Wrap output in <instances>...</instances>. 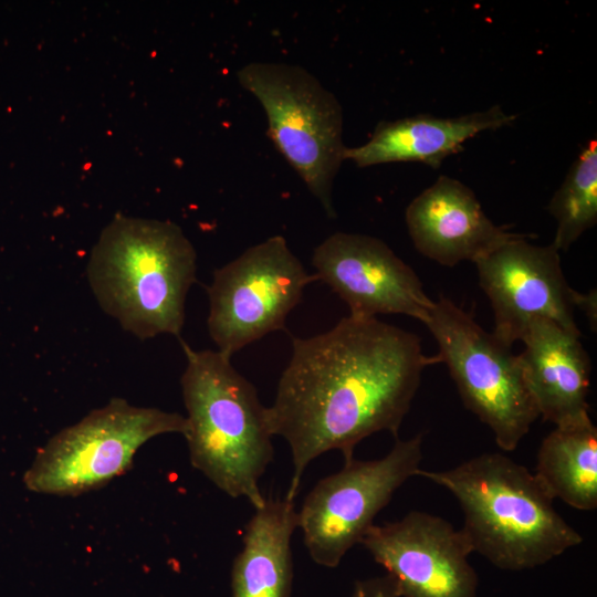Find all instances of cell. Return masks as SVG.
<instances>
[{
  "label": "cell",
  "instance_id": "obj_1",
  "mask_svg": "<svg viewBox=\"0 0 597 597\" xmlns=\"http://www.w3.org/2000/svg\"><path fill=\"white\" fill-rule=\"evenodd\" d=\"M432 363L416 334L377 317L347 316L327 332L294 338L275 399L266 407L270 432L291 450L285 498L294 501L304 471L321 454L338 450L347 460L376 432L397 437Z\"/></svg>",
  "mask_w": 597,
  "mask_h": 597
},
{
  "label": "cell",
  "instance_id": "obj_2",
  "mask_svg": "<svg viewBox=\"0 0 597 597\" xmlns=\"http://www.w3.org/2000/svg\"><path fill=\"white\" fill-rule=\"evenodd\" d=\"M416 476L457 499L472 551L500 569L542 566L583 543L534 473L503 453H482L441 471L420 468Z\"/></svg>",
  "mask_w": 597,
  "mask_h": 597
},
{
  "label": "cell",
  "instance_id": "obj_3",
  "mask_svg": "<svg viewBox=\"0 0 597 597\" xmlns=\"http://www.w3.org/2000/svg\"><path fill=\"white\" fill-rule=\"evenodd\" d=\"M197 253L170 221L117 216L94 245L86 275L101 308L140 339L179 337Z\"/></svg>",
  "mask_w": 597,
  "mask_h": 597
},
{
  "label": "cell",
  "instance_id": "obj_4",
  "mask_svg": "<svg viewBox=\"0 0 597 597\" xmlns=\"http://www.w3.org/2000/svg\"><path fill=\"white\" fill-rule=\"evenodd\" d=\"M181 345L187 358L180 378L187 411L184 437L191 465L227 495L244 498L258 509L266 499L260 479L274 454L266 407L231 356Z\"/></svg>",
  "mask_w": 597,
  "mask_h": 597
},
{
  "label": "cell",
  "instance_id": "obj_5",
  "mask_svg": "<svg viewBox=\"0 0 597 597\" xmlns=\"http://www.w3.org/2000/svg\"><path fill=\"white\" fill-rule=\"evenodd\" d=\"M237 78L262 106L274 147L327 217L336 218L333 186L346 149L336 96L310 71L284 62L248 63Z\"/></svg>",
  "mask_w": 597,
  "mask_h": 597
},
{
  "label": "cell",
  "instance_id": "obj_6",
  "mask_svg": "<svg viewBox=\"0 0 597 597\" xmlns=\"http://www.w3.org/2000/svg\"><path fill=\"white\" fill-rule=\"evenodd\" d=\"M423 324L439 346L436 362L447 365L465 408L491 429L501 450L514 451L540 417L519 355L444 296Z\"/></svg>",
  "mask_w": 597,
  "mask_h": 597
},
{
  "label": "cell",
  "instance_id": "obj_7",
  "mask_svg": "<svg viewBox=\"0 0 597 597\" xmlns=\"http://www.w3.org/2000/svg\"><path fill=\"white\" fill-rule=\"evenodd\" d=\"M187 430L186 417L138 407L115 397L80 421L55 433L39 449L23 482L48 495L76 496L124 474L150 439Z\"/></svg>",
  "mask_w": 597,
  "mask_h": 597
},
{
  "label": "cell",
  "instance_id": "obj_8",
  "mask_svg": "<svg viewBox=\"0 0 597 597\" xmlns=\"http://www.w3.org/2000/svg\"><path fill=\"white\" fill-rule=\"evenodd\" d=\"M422 460V433L397 439L375 460H344L343 468L321 479L297 511L310 557L320 566L337 567L346 553L374 525L395 492L416 476Z\"/></svg>",
  "mask_w": 597,
  "mask_h": 597
},
{
  "label": "cell",
  "instance_id": "obj_9",
  "mask_svg": "<svg viewBox=\"0 0 597 597\" xmlns=\"http://www.w3.org/2000/svg\"><path fill=\"white\" fill-rule=\"evenodd\" d=\"M315 281L282 235L248 248L217 269L207 287L209 336L232 356L269 333L283 329L305 286Z\"/></svg>",
  "mask_w": 597,
  "mask_h": 597
},
{
  "label": "cell",
  "instance_id": "obj_10",
  "mask_svg": "<svg viewBox=\"0 0 597 597\" xmlns=\"http://www.w3.org/2000/svg\"><path fill=\"white\" fill-rule=\"evenodd\" d=\"M383 566L399 597H476L472 546L461 530L422 511L374 524L360 543Z\"/></svg>",
  "mask_w": 597,
  "mask_h": 597
},
{
  "label": "cell",
  "instance_id": "obj_11",
  "mask_svg": "<svg viewBox=\"0 0 597 597\" xmlns=\"http://www.w3.org/2000/svg\"><path fill=\"white\" fill-rule=\"evenodd\" d=\"M528 239L520 233L474 262L493 310V334L512 346L533 318L543 317L580 336L574 318L576 291L564 276L559 251Z\"/></svg>",
  "mask_w": 597,
  "mask_h": 597
},
{
  "label": "cell",
  "instance_id": "obj_12",
  "mask_svg": "<svg viewBox=\"0 0 597 597\" xmlns=\"http://www.w3.org/2000/svg\"><path fill=\"white\" fill-rule=\"evenodd\" d=\"M312 265L349 316L402 314L425 323L433 306L416 272L378 238L335 232L314 249Z\"/></svg>",
  "mask_w": 597,
  "mask_h": 597
},
{
  "label": "cell",
  "instance_id": "obj_13",
  "mask_svg": "<svg viewBox=\"0 0 597 597\" xmlns=\"http://www.w3.org/2000/svg\"><path fill=\"white\" fill-rule=\"evenodd\" d=\"M405 219L418 252L446 266L475 262L520 234L493 223L474 192L444 175L410 201Z\"/></svg>",
  "mask_w": 597,
  "mask_h": 597
},
{
  "label": "cell",
  "instance_id": "obj_14",
  "mask_svg": "<svg viewBox=\"0 0 597 597\" xmlns=\"http://www.w3.org/2000/svg\"><path fill=\"white\" fill-rule=\"evenodd\" d=\"M577 335L551 320L533 318L519 354L524 378L540 416L556 426L590 419L587 401L590 359Z\"/></svg>",
  "mask_w": 597,
  "mask_h": 597
},
{
  "label": "cell",
  "instance_id": "obj_15",
  "mask_svg": "<svg viewBox=\"0 0 597 597\" xmlns=\"http://www.w3.org/2000/svg\"><path fill=\"white\" fill-rule=\"evenodd\" d=\"M516 119L499 105L457 117L420 114L379 122L370 138L356 147H346L345 160L357 167L418 161L439 168L442 161L463 149V144L485 130H496Z\"/></svg>",
  "mask_w": 597,
  "mask_h": 597
},
{
  "label": "cell",
  "instance_id": "obj_16",
  "mask_svg": "<svg viewBox=\"0 0 597 597\" xmlns=\"http://www.w3.org/2000/svg\"><path fill=\"white\" fill-rule=\"evenodd\" d=\"M297 528L293 500L266 498L245 525L231 572L232 597H289L293 579L291 540Z\"/></svg>",
  "mask_w": 597,
  "mask_h": 597
},
{
  "label": "cell",
  "instance_id": "obj_17",
  "mask_svg": "<svg viewBox=\"0 0 597 597\" xmlns=\"http://www.w3.org/2000/svg\"><path fill=\"white\" fill-rule=\"evenodd\" d=\"M534 475L549 496L579 511L597 507V429L591 419L556 426L542 441Z\"/></svg>",
  "mask_w": 597,
  "mask_h": 597
},
{
  "label": "cell",
  "instance_id": "obj_18",
  "mask_svg": "<svg viewBox=\"0 0 597 597\" xmlns=\"http://www.w3.org/2000/svg\"><path fill=\"white\" fill-rule=\"evenodd\" d=\"M547 211L557 227L552 244L566 251L597 222V142L589 140L572 164Z\"/></svg>",
  "mask_w": 597,
  "mask_h": 597
},
{
  "label": "cell",
  "instance_id": "obj_19",
  "mask_svg": "<svg viewBox=\"0 0 597 597\" xmlns=\"http://www.w3.org/2000/svg\"><path fill=\"white\" fill-rule=\"evenodd\" d=\"M350 597H399L390 578L386 575L356 582Z\"/></svg>",
  "mask_w": 597,
  "mask_h": 597
},
{
  "label": "cell",
  "instance_id": "obj_20",
  "mask_svg": "<svg viewBox=\"0 0 597 597\" xmlns=\"http://www.w3.org/2000/svg\"><path fill=\"white\" fill-rule=\"evenodd\" d=\"M574 306L582 310L587 316L589 324L594 331L597 325V295L596 290H590L588 293H575Z\"/></svg>",
  "mask_w": 597,
  "mask_h": 597
}]
</instances>
